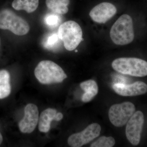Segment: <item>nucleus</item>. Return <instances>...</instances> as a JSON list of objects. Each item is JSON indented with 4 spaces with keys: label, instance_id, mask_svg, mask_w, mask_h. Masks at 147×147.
<instances>
[{
    "label": "nucleus",
    "instance_id": "f257e3e1",
    "mask_svg": "<svg viewBox=\"0 0 147 147\" xmlns=\"http://www.w3.org/2000/svg\"><path fill=\"white\" fill-rule=\"evenodd\" d=\"M110 36L112 41L117 45H126L132 42L134 35L131 16L126 14L121 16L111 28Z\"/></svg>",
    "mask_w": 147,
    "mask_h": 147
},
{
    "label": "nucleus",
    "instance_id": "f03ea898",
    "mask_svg": "<svg viewBox=\"0 0 147 147\" xmlns=\"http://www.w3.org/2000/svg\"><path fill=\"white\" fill-rule=\"evenodd\" d=\"M34 74L38 82L43 84L60 83L67 78L63 69L51 61H42L35 69Z\"/></svg>",
    "mask_w": 147,
    "mask_h": 147
},
{
    "label": "nucleus",
    "instance_id": "7ed1b4c3",
    "mask_svg": "<svg viewBox=\"0 0 147 147\" xmlns=\"http://www.w3.org/2000/svg\"><path fill=\"white\" fill-rule=\"evenodd\" d=\"M112 67L119 73L136 77L147 76V62L136 58H120L112 63Z\"/></svg>",
    "mask_w": 147,
    "mask_h": 147
},
{
    "label": "nucleus",
    "instance_id": "20e7f679",
    "mask_svg": "<svg viewBox=\"0 0 147 147\" xmlns=\"http://www.w3.org/2000/svg\"><path fill=\"white\" fill-rule=\"evenodd\" d=\"M58 34L68 51L75 50L84 40L82 29L75 21H67L62 24L59 27Z\"/></svg>",
    "mask_w": 147,
    "mask_h": 147
},
{
    "label": "nucleus",
    "instance_id": "39448f33",
    "mask_svg": "<svg viewBox=\"0 0 147 147\" xmlns=\"http://www.w3.org/2000/svg\"><path fill=\"white\" fill-rule=\"evenodd\" d=\"M0 29L10 31L18 36L26 34L30 26L26 21L11 11L5 9L0 11Z\"/></svg>",
    "mask_w": 147,
    "mask_h": 147
},
{
    "label": "nucleus",
    "instance_id": "423d86ee",
    "mask_svg": "<svg viewBox=\"0 0 147 147\" xmlns=\"http://www.w3.org/2000/svg\"><path fill=\"white\" fill-rule=\"evenodd\" d=\"M135 109V106L131 102L115 104L110 107L108 112L109 119L114 126L123 127L133 115Z\"/></svg>",
    "mask_w": 147,
    "mask_h": 147
},
{
    "label": "nucleus",
    "instance_id": "0eeeda50",
    "mask_svg": "<svg viewBox=\"0 0 147 147\" xmlns=\"http://www.w3.org/2000/svg\"><path fill=\"white\" fill-rule=\"evenodd\" d=\"M101 129L98 124L92 123L81 132L71 135L67 140L68 144L72 147H82L97 138L100 135Z\"/></svg>",
    "mask_w": 147,
    "mask_h": 147
},
{
    "label": "nucleus",
    "instance_id": "6e6552de",
    "mask_svg": "<svg viewBox=\"0 0 147 147\" xmlns=\"http://www.w3.org/2000/svg\"><path fill=\"white\" fill-rule=\"evenodd\" d=\"M144 122V114L140 111L134 113L127 121L125 133L127 140L131 144L134 146L139 144Z\"/></svg>",
    "mask_w": 147,
    "mask_h": 147
},
{
    "label": "nucleus",
    "instance_id": "1a4fd4ad",
    "mask_svg": "<svg viewBox=\"0 0 147 147\" xmlns=\"http://www.w3.org/2000/svg\"><path fill=\"white\" fill-rule=\"evenodd\" d=\"M39 119V112L36 105L28 104L24 109V118L19 122L18 127L23 133H31L34 131Z\"/></svg>",
    "mask_w": 147,
    "mask_h": 147
},
{
    "label": "nucleus",
    "instance_id": "9d476101",
    "mask_svg": "<svg viewBox=\"0 0 147 147\" xmlns=\"http://www.w3.org/2000/svg\"><path fill=\"white\" fill-rule=\"evenodd\" d=\"M117 9L111 3H100L94 7L90 11L89 15L92 20L98 24H105L115 15Z\"/></svg>",
    "mask_w": 147,
    "mask_h": 147
},
{
    "label": "nucleus",
    "instance_id": "9b49d317",
    "mask_svg": "<svg viewBox=\"0 0 147 147\" xmlns=\"http://www.w3.org/2000/svg\"><path fill=\"white\" fill-rule=\"evenodd\" d=\"M113 88L117 94L124 96L141 95L147 92V85L142 82H135L129 85L117 83L113 85Z\"/></svg>",
    "mask_w": 147,
    "mask_h": 147
},
{
    "label": "nucleus",
    "instance_id": "f8f14e48",
    "mask_svg": "<svg viewBox=\"0 0 147 147\" xmlns=\"http://www.w3.org/2000/svg\"><path fill=\"white\" fill-rule=\"evenodd\" d=\"M57 113V110L51 108L42 112L38 119V129L40 132L47 133L49 131L51 122L55 120Z\"/></svg>",
    "mask_w": 147,
    "mask_h": 147
},
{
    "label": "nucleus",
    "instance_id": "ddd939ff",
    "mask_svg": "<svg viewBox=\"0 0 147 147\" xmlns=\"http://www.w3.org/2000/svg\"><path fill=\"white\" fill-rule=\"evenodd\" d=\"M80 87L85 92L82 96V100L84 102H90L93 99L98 92V86L94 80H87L80 84Z\"/></svg>",
    "mask_w": 147,
    "mask_h": 147
},
{
    "label": "nucleus",
    "instance_id": "4468645a",
    "mask_svg": "<svg viewBox=\"0 0 147 147\" xmlns=\"http://www.w3.org/2000/svg\"><path fill=\"white\" fill-rule=\"evenodd\" d=\"M38 4L39 0H14L12 6L16 10H24L30 13L36 10Z\"/></svg>",
    "mask_w": 147,
    "mask_h": 147
},
{
    "label": "nucleus",
    "instance_id": "2eb2a0df",
    "mask_svg": "<svg viewBox=\"0 0 147 147\" xmlns=\"http://www.w3.org/2000/svg\"><path fill=\"white\" fill-rule=\"evenodd\" d=\"M69 0H46L47 7L54 13L64 14L68 12Z\"/></svg>",
    "mask_w": 147,
    "mask_h": 147
},
{
    "label": "nucleus",
    "instance_id": "dca6fc26",
    "mask_svg": "<svg viewBox=\"0 0 147 147\" xmlns=\"http://www.w3.org/2000/svg\"><path fill=\"white\" fill-rule=\"evenodd\" d=\"M10 75L5 70L0 71V99L7 97L11 93Z\"/></svg>",
    "mask_w": 147,
    "mask_h": 147
},
{
    "label": "nucleus",
    "instance_id": "f3484780",
    "mask_svg": "<svg viewBox=\"0 0 147 147\" xmlns=\"http://www.w3.org/2000/svg\"><path fill=\"white\" fill-rule=\"evenodd\" d=\"M60 40L58 33H50L46 35L42 40V46L47 50H55L58 48Z\"/></svg>",
    "mask_w": 147,
    "mask_h": 147
},
{
    "label": "nucleus",
    "instance_id": "a211bd4d",
    "mask_svg": "<svg viewBox=\"0 0 147 147\" xmlns=\"http://www.w3.org/2000/svg\"><path fill=\"white\" fill-rule=\"evenodd\" d=\"M115 144V139L112 137L102 136L91 145V147H112Z\"/></svg>",
    "mask_w": 147,
    "mask_h": 147
},
{
    "label": "nucleus",
    "instance_id": "6ab92c4d",
    "mask_svg": "<svg viewBox=\"0 0 147 147\" xmlns=\"http://www.w3.org/2000/svg\"><path fill=\"white\" fill-rule=\"evenodd\" d=\"M58 14L53 12L47 14L44 19L46 26L50 28H56L57 26L61 22V18Z\"/></svg>",
    "mask_w": 147,
    "mask_h": 147
},
{
    "label": "nucleus",
    "instance_id": "aec40b11",
    "mask_svg": "<svg viewBox=\"0 0 147 147\" xmlns=\"http://www.w3.org/2000/svg\"><path fill=\"white\" fill-rule=\"evenodd\" d=\"M63 115L61 113H57L55 116V120L60 121L63 119Z\"/></svg>",
    "mask_w": 147,
    "mask_h": 147
},
{
    "label": "nucleus",
    "instance_id": "412c9836",
    "mask_svg": "<svg viewBox=\"0 0 147 147\" xmlns=\"http://www.w3.org/2000/svg\"><path fill=\"white\" fill-rule=\"evenodd\" d=\"M3 141V138L2 135L0 133V145H1V144L2 143Z\"/></svg>",
    "mask_w": 147,
    "mask_h": 147
},
{
    "label": "nucleus",
    "instance_id": "4be33fe9",
    "mask_svg": "<svg viewBox=\"0 0 147 147\" xmlns=\"http://www.w3.org/2000/svg\"><path fill=\"white\" fill-rule=\"evenodd\" d=\"M75 52H76V53H77L78 51H77V50H75Z\"/></svg>",
    "mask_w": 147,
    "mask_h": 147
},
{
    "label": "nucleus",
    "instance_id": "5701e85b",
    "mask_svg": "<svg viewBox=\"0 0 147 147\" xmlns=\"http://www.w3.org/2000/svg\"><path fill=\"white\" fill-rule=\"evenodd\" d=\"M0 42H1V40H0ZM1 44V43H0Z\"/></svg>",
    "mask_w": 147,
    "mask_h": 147
}]
</instances>
